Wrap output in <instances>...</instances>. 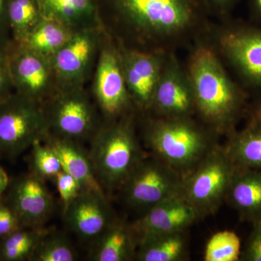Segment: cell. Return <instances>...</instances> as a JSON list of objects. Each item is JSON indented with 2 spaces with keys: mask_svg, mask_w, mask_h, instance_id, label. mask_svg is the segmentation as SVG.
<instances>
[{
  "mask_svg": "<svg viewBox=\"0 0 261 261\" xmlns=\"http://www.w3.org/2000/svg\"><path fill=\"white\" fill-rule=\"evenodd\" d=\"M117 33V42L149 51L190 49L213 21L204 0H96Z\"/></svg>",
  "mask_w": 261,
  "mask_h": 261,
  "instance_id": "cell-1",
  "label": "cell"
},
{
  "mask_svg": "<svg viewBox=\"0 0 261 261\" xmlns=\"http://www.w3.org/2000/svg\"><path fill=\"white\" fill-rule=\"evenodd\" d=\"M185 66L193 92L195 116L215 135H230L246 116L248 91L231 76L206 37L189 49Z\"/></svg>",
  "mask_w": 261,
  "mask_h": 261,
  "instance_id": "cell-2",
  "label": "cell"
},
{
  "mask_svg": "<svg viewBox=\"0 0 261 261\" xmlns=\"http://www.w3.org/2000/svg\"><path fill=\"white\" fill-rule=\"evenodd\" d=\"M215 136L194 117L150 116L144 138L154 156L185 176L216 145Z\"/></svg>",
  "mask_w": 261,
  "mask_h": 261,
  "instance_id": "cell-3",
  "label": "cell"
},
{
  "mask_svg": "<svg viewBox=\"0 0 261 261\" xmlns=\"http://www.w3.org/2000/svg\"><path fill=\"white\" fill-rule=\"evenodd\" d=\"M89 156L105 191L120 190L144 154L132 113L100 127L92 138Z\"/></svg>",
  "mask_w": 261,
  "mask_h": 261,
  "instance_id": "cell-4",
  "label": "cell"
},
{
  "mask_svg": "<svg viewBox=\"0 0 261 261\" xmlns=\"http://www.w3.org/2000/svg\"><path fill=\"white\" fill-rule=\"evenodd\" d=\"M206 38L240 83L261 93V25L231 16L213 22Z\"/></svg>",
  "mask_w": 261,
  "mask_h": 261,
  "instance_id": "cell-5",
  "label": "cell"
},
{
  "mask_svg": "<svg viewBox=\"0 0 261 261\" xmlns=\"http://www.w3.org/2000/svg\"><path fill=\"white\" fill-rule=\"evenodd\" d=\"M236 169L224 147L216 145L183 176L181 195L201 218L214 214L226 200Z\"/></svg>",
  "mask_w": 261,
  "mask_h": 261,
  "instance_id": "cell-6",
  "label": "cell"
},
{
  "mask_svg": "<svg viewBox=\"0 0 261 261\" xmlns=\"http://www.w3.org/2000/svg\"><path fill=\"white\" fill-rule=\"evenodd\" d=\"M49 135L42 105L16 92L0 102V158L16 159Z\"/></svg>",
  "mask_w": 261,
  "mask_h": 261,
  "instance_id": "cell-7",
  "label": "cell"
},
{
  "mask_svg": "<svg viewBox=\"0 0 261 261\" xmlns=\"http://www.w3.org/2000/svg\"><path fill=\"white\" fill-rule=\"evenodd\" d=\"M183 176L152 155L144 156L121 187L125 203L146 211L162 201L181 194Z\"/></svg>",
  "mask_w": 261,
  "mask_h": 261,
  "instance_id": "cell-8",
  "label": "cell"
},
{
  "mask_svg": "<svg viewBox=\"0 0 261 261\" xmlns=\"http://www.w3.org/2000/svg\"><path fill=\"white\" fill-rule=\"evenodd\" d=\"M44 108L49 135L80 142L97 133V117L83 87L58 90Z\"/></svg>",
  "mask_w": 261,
  "mask_h": 261,
  "instance_id": "cell-9",
  "label": "cell"
},
{
  "mask_svg": "<svg viewBox=\"0 0 261 261\" xmlns=\"http://www.w3.org/2000/svg\"><path fill=\"white\" fill-rule=\"evenodd\" d=\"M6 49L15 92L42 105L58 92L49 58L16 42Z\"/></svg>",
  "mask_w": 261,
  "mask_h": 261,
  "instance_id": "cell-10",
  "label": "cell"
},
{
  "mask_svg": "<svg viewBox=\"0 0 261 261\" xmlns=\"http://www.w3.org/2000/svg\"><path fill=\"white\" fill-rule=\"evenodd\" d=\"M149 113L164 118L195 116L191 84L176 51H169L166 56Z\"/></svg>",
  "mask_w": 261,
  "mask_h": 261,
  "instance_id": "cell-11",
  "label": "cell"
},
{
  "mask_svg": "<svg viewBox=\"0 0 261 261\" xmlns=\"http://www.w3.org/2000/svg\"><path fill=\"white\" fill-rule=\"evenodd\" d=\"M116 44L133 106L142 112L149 113L168 53L140 50Z\"/></svg>",
  "mask_w": 261,
  "mask_h": 261,
  "instance_id": "cell-12",
  "label": "cell"
},
{
  "mask_svg": "<svg viewBox=\"0 0 261 261\" xmlns=\"http://www.w3.org/2000/svg\"><path fill=\"white\" fill-rule=\"evenodd\" d=\"M94 77V95L110 121L130 113L133 103L123 77L116 43L109 40L101 49Z\"/></svg>",
  "mask_w": 261,
  "mask_h": 261,
  "instance_id": "cell-13",
  "label": "cell"
},
{
  "mask_svg": "<svg viewBox=\"0 0 261 261\" xmlns=\"http://www.w3.org/2000/svg\"><path fill=\"white\" fill-rule=\"evenodd\" d=\"M97 46L98 35L93 29H76L49 58L58 91L83 87Z\"/></svg>",
  "mask_w": 261,
  "mask_h": 261,
  "instance_id": "cell-14",
  "label": "cell"
},
{
  "mask_svg": "<svg viewBox=\"0 0 261 261\" xmlns=\"http://www.w3.org/2000/svg\"><path fill=\"white\" fill-rule=\"evenodd\" d=\"M44 180L31 171L10 181L5 197L23 227H42L50 217L54 200Z\"/></svg>",
  "mask_w": 261,
  "mask_h": 261,
  "instance_id": "cell-15",
  "label": "cell"
},
{
  "mask_svg": "<svg viewBox=\"0 0 261 261\" xmlns=\"http://www.w3.org/2000/svg\"><path fill=\"white\" fill-rule=\"evenodd\" d=\"M65 222L80 240L92 243L117 219L105 192L82 190L63 210Z\"/></svg>",
  "mask_w": 261,
  "mask_h": 261,
  "instance_id": "cell-16",
  "label": "cell"
},
{
  "mask_svg": "<svg viewBox=\"0 0 261 261\" xmlns=\"http://www.w3.org/2000/svg\"><path fill=\"white\" fill-rule=\"evenodd\" d=\"M200 219L198 212L181 194L151 207L130 225L138 243L140 239L150 235L187 231Z\"/></svg>",
  "mask_w": 261,
  "mask_h": 261,
  "instance_id": "cell-17",
  "label": "cell"
},
{
  "mask_svg": "<svg viewBox=\"0 0 261 261\" xmlns=\"http://www.w3.org/2000/svg\"><path fill=\"white\" fill-rule=\"evenodd\" d=\"M226 200L243 221H261V170L237 168Z\"/></svg>",
  "mask_w": 261,
  "mask_h": 261,
  "instance_id": "cell-18",
  "label": "cell"
},
{
  "mask_svg": "<svg viewBox=\"0 0 261 261\" xmlns=\"http://www.w3.org/2000/svg\"><path fill=\"white\" fill-rule=\"evenodd\" d=\"M93 261H129L135 258L137 240L132 225L117 219L92 243Z\"/></svg>",
  "mask_w": 261,
  "mask_h": 261,
  "instance_id": "cell-19",
  "label": "cell"
},
{
  "mask_svg": "<svg viewBox=\"0 0 261 261\" xmlns=\"http://www.w3.org/2000/svg\"><path fill=\"white\" fill-rule=\"evenodd\" d=\"M53 147L61 160L63 170L74 177L82 190L105 192L98 181L89 152L80 142L49 135L44 141Z\"/></svg>",
  "mask_w": 261,
  "mask_h": 261,
  "instance_id": "cell-20",
  "label": "cell"
},
{
  "mask_svg": "<svg viewBox=\"0 0 261 261\" xmlns=\"http://www.w3.org/2000/svg\"><path fill=\"white\" fill-rule=\"evenodd\" d=\"M224 146L238 168L261 170V124L248 120L246 126L227 136Z\"/></svg>",
  "mask_w": 261,
  "mask_h": 261,
  "instance_id": "cell-21",
  "label": "cell"
},
{
  "mask_svg": "<svg viewBox=\"0 0 261 261\" xmlns=\"http://www.w3.org/2000/svg\"><path fill=\"white\" fill-rule=\"evenodd\" d=\"M188 257L186 231L158 233L140 239L135 258L140 261H181Z\"/></svg>",
  "mask_w": 261,
  "mask_h": 261,
  "instance_id": "cell-22",
  "label": "cell"
},
{
  "mask_svg": "<svg viewBox=\"0 0 261 261\" xmlns=\"http://www.w3.org/2000/svg\"><path fill=\"white\" fill-rule=\"evenodd\" d=\"M43 16L56 19L76 30L98 15L96 0H38Z\"/></svg>",
  "mask_w": 261,
  "mask_h": 261,
  "instance_id": "cell-23",
  "label": "cell"
},
{
  "mask_svg": "<svg viewBox=\"0 0 261 261\" xmlns=\"http://www.w3.org/2000/svg\"><path fill=\"white\" fill-rule=\"evenodd\" d=\"M74 31L59 20L43 16L20 44L50 58L64 45Z\"/></svg>",
  "mask_w": 261,
  "mask_h": 261,
  "instance_id": "cell-24",
  "label": "cell"
},
{
  "mask_svg": "<svg viewBox=\"0 0 261 261\" xmlns=\"http://www.w3.org/2000/svg\"><path fill=\"white\" fill-rule=\"evenodd\" d=\"M49 231L43 226L22 227L0 239V261H30L38 244Z\"/></svg>",
  "mask_w": 261,
  "mask_h": 261,
  "instance_id": "cell-25",
  "label": "cell"
},
{
  "mask_svg": "<svg viewBox=\"0 0 261 261\" xmlns=\"http://www.w3.org/2000/svg\"><path fill=\"white\" fill-rule=\"evenodd\" d=\"M7 15L15 42L21 44L42 18L38 0H8Z\"/></svg>",
  "mask_w": 261,
  "mask_h": 261,
  "instance_id": "cell-26",
  "label": "cell"
},
{
  "mask_svg": "<svg viewBox=\"0 0 261 261\" xmlns=\"http://www.w3.org/2000/svg\"><path fill=\"white\" fill-rule=\"evenodd\" d=\"M78 253L69 240L63 233L49 229L37 247L30 261H75Z\"/></svg>",
  "mask_w": 261,
  "mask_h": 261,
  "instance_id": "cell-27",
  "label": "cell"
},
{
  "mask_svg": "<svg viewBox=\"0 0 261 261\" xmlns=\"http://www.w3.org/2000/svg\"><path fill=\"white\" fill-rule=\"evenodd\" d=\"M241 240L229 230L215 233L209 239L204 252L205 261H238L241 256Z\"/></svg>",
  "mask_w": 261,
  "mask_h": 261,
  "instance_id": "cell-28",
  "label": "cell"
},
{
  "mask_svg": "<svg viewBox=\"0 0 261 261\" xmlns=\"http://www.w3.org/2000/svg\"><path fill=\"white\" fill-rule=\"evenodd\" d=\"M44 141L38 140L31 147L32 172L46 179L54 178L63 170L61 160L56 151Z\"/></svg>",
  "mask_w": 261,
  "mask_h": 261,
  "instance_id": "cell-29",
  "label": "cell"
},
{
  "mask_svg": "<svg viewBox=\"0 0 261 261\" xmlns=\"http://www.w3.org/2000/svg\"><path fill=\"white\" fill-rule=\"evenodd\" d=\"M53 180L56 182L64 210L82 191V187L74 177L63 170L58 173Z\"/></svg>",
  "mask_w": 261,
  "mask_h": 261,
  "instance_id": "cell-30",
  "label": "cell"
},
{
  "mask_svg": "<svg viewBox=\"0 0 261 261\" xmlns=\"http://www.w3.org/2000/svg\"><path fill=\"white\" fill-rule=\"evenodd\" d=\"M22 227L18 216L3 196L0 198V239Z\"/></svg>",
  "mask_w": 261,
  "mask_h": 261,
  "instance_id": "cell-31",
  "label": "cell"
},
{
  "mask_svg": "<svg viewBox=\"0 0 261 261\" xmlns=\"http://www.w3.org/2000/svg\"><path fill=\"white\" fill-rule=\"evenodd\" d=\"M251 232L240 260L261 261V221L252 224Z\"/></svg>",
  "mask_w": 261,
  "mask_h": 261,
  "instance_id": "cell-32",
  "label": "cell"
},
{
  "mask_svg": "<svg viewBox=\"0 0 261 261\" xmlns=\"http://www.w3.org/2000/svg\"><path fill=\"white\" fill-rule=\"evenodd\" d=\"M6 48L0 47V102L14 93Z\"/></svg>",
  "mask_w": 261,
  "mask_h": 261,
  "instance_id": "cell-33",
  "label": "cell"
},
{
  "mask_svg": "<svg viewBox=\"0 0 261 261\" xmlns=\"http://www.w3.org/2000/svg\"><path fill=\"white\" fill-rule=\"evenodd\" d=\"M240 0H204L211 18L223 20L232 16L233 10Z\"/></svg>",
  "mask_w": 261,
  "mask_h": 261,
  "instance_id": "cell-34",
  "label": "cell"
},
{
  "mask_svg": "<svg viewBox=\"0 0 261 261\" xmlns=\"http://www.w3.org/2000/svg\"><path fill=\"white\" fill-rule=\"evenodd\" d=\"M246 116L248 117V120L261 124V93L251 104H249Z\"/></svg>",
  "mask_w": 261,
  "mask_h": 261,
  "instance_id": "cell-35",
  "label": "cell"
},
{
  "mask_svg": "<svg viewBox=\"0 0 261 261\" xmlns=\"http://www.w3.org/2000/svg\"><path fill=\"white\" fill-rule=\"evenodd\" d=\"M250 21L261 25V0H248Z\"/></svg>",
  "mask_w": 261,
  "mask_h": 261,
  "instance_id": "cell-36",
  "label": "cell"
},
{
  "mask_svg": "<svg viewBox=\"0 0 261 261\" xmlns=\"http://www.w3.org/2000/svg\"><path fill=\"white\" fill-rule=\"evenodd\" d=\"M10 181L8 173L0 163V198L5 196L9 187Z\"/></svg>",
  "mask_w": 261,
  "mask_h": 261,
  "instance_id": "cell-37",
  "label": "cell"
},
{
  "mask_svg": "<svg viewBox=\"0 0 261 261\" xmlns=\"http://www.w3.org/2000/svg\"><path fill=\"white\" fill-rule=\"evenodd\" d=\"M8 0H0V34L7 25H9L7 15Z\"/></svg>",
  "mask_w": 261,
  "mask_h": 261,
  "instance_id": "cell-38",
  "label": "cell"
}]
</instances>
